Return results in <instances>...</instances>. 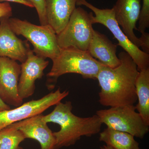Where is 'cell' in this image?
<instances>
[{"mask_svg": "<svg viewBox=\"0 0 149 149\" xmlns=\"http://www.w3.org/2000/svg\"><path fill=\"white\" fill-rule=\"evenodd\" d=\"M8 19L0 21V56L22 63L27 59V46L25 41L18 38L11 29Z\"/></svg>", "mask_w": 149, "mask_h": 149, "instance_id": "obj_13", "label": "cell"}, {"mask_svg": "<svg viewBox=\"0 0 149 149\" xmlns=\"http://www.w3.org/2000/svg\"><path fill=\"white\" fill-rule=\"evenodd\" d=\"M0 149H22L19 145L25 139L20 130L11 125L0 130Z\"/></svg>", "mask_w": 149, "mask_h": 149, "instance_id": "obj_18", "label": "cell"}, {"mask_svg": "<svg viewBox=\"0 0 149 149\" xmlns=\"http://www.w3.org/2000/svg\"><path fill=\"white\" fill-rule=\"evenodd\" d=\"M99 140L113 149H140L133 135L108 127L100 133Z\"/></svg>", "mask_w": 149, "mask_h": 149, "instance_id": "obj_17", "label": "cell"}, {"mask_svg": "<svg viewBox=\"0 0 149 149\" xmlns=\"http://www.w3.org/2000/svg\"><path fill=\"white\" fill-rule=\"evenodd\" d=\"M136 89L138 101L136 110L145 123L149 125V68L139 71Z\"/></svg>", "mask_w": 149, "mask_h": 149, "instance_id": "obj_16", "label": "cell"}, {"mask_svg": "<svg viewBox=\"0 0 149 149\" xmlns=\"http://www.w3.org/2000/svg\"><path fill=\"white\" fill-rule=\"evenodd\" d=\"M25 43L27 47V58L20 65L21 73L18 85L19 95L23 100L34 94L35 81L42 77L44 71L49 64V61L34 53L27 40Z\"/></svg>", "mask_w": 149, "mask_h": 149, "instance_id": "obj_10", "label": "cell"}, {"mask_svg": "<svg viewBox=\"0 0 149 149\" xmlns=\"http://www.w3.org/2000/svg\"><path fill=\"white\" fill-rule=\"evenodd\" d=\"M10 109V107L8 105L5 103L0 98V111Z\"/></svg>", "mask_w": 149, "mask_h": 149, "instance_id": "obj_24", "label": "cell"}, {"mask_svg": "<svg viewBox=\"0 0 149 149\" xmlns=\"http://www.w3.org/2000/svg\"><path fill=\"white\" fill-rule=\"evenodd\" d=\"M78 0H45L48 24L56 35L64 29L76 8Z\"/></svg>", "mask_w": 149, "mask_h": 149, "instance_id": "obj_15", "label": "cell"}, {"mask_svg": "<svg viewBox=\"0 0 149 149\" xmlns=\"http://www.w3.org/2000/svg\"><path fill=\"white\" fill-rule=\"evenodd\" d=\"M117 46L106 35L94 30L88 51L93 57L104 65L115 68L120 63L116 55Z\"/></svg>", "mask_w": 149, "mask_h": 149, "instance_id": "obj_14", "label": "cell"}, {"mask_svg": "<svg viewBox=\"0 0 149 149\" xmlns=\"http://www.w3.org/2000/svg\"><path fill=\"white\" fill-rule=\"evenodd\" d=\"M12 8L7 2L0 3V21L12 16Z\"/></svg>", "mask_w": 149, "mask_h": 149, "instance_id": "obj_21", "label": "cell"}, {"mask_svg": "<svg viewBox=\"0 0 149 149\" xmlns=\"http://www.w3.org/2000/svg\"><path fill=\"white\" fill-rule=\"evenodd\" d=\"M77 6H84L94 13L93 24L99 23L107 27L112 33L120 46L130 55L137 65L139 71L149 68V54L146 53L128 39L118 24L113 8L100 9L87 0H78Z\"/></svg>", "mask_w": 149, "mask_h": 149, "instance_id": "obj_5", "label": "cell"}, {"mask_svg": "<svg viewBox=\"0 0 149 149\" xmlns=\"http://www.w3.org/2000/svg\"><path fill=\"white\" fill-rule=\"evenodd\" d=\"M141 0H117L113 8L115 17L121 29L129 40L139 48L140 38L134 30H138L136 23L139 21L141 10Z\"/></svg>", "mask_w": 149, "mask_h": 149, "instance_id": "obj_11", "label": "cell"}, {"mask_svg": "<svg viewBox=\"0 0 149 149\" xmlns=\"http://www.w3.org/2000/svg\"><path fill=\"white\" fill-rule=\"evenodd\" d=\"M52 61V66L47 75L50 89L54 88L59 77L67 73H76L85 79L96 80L104 65L93 57L88 51L72 47L61 49L59 55Z\"/></svg>", "mask_w": 149, "mask_h": 149, "instance_id": "obj_3", "label": "cell"}, {"mask_svg": "<svg viewBox=\"0 0 149 149\" xmlns=\"http://www.w3.org/2000/svg\"><path fill=\"white\" fill-rule=\"evenodd\" d=\"M138 21L139 27L137 29L141 34H143L149 27V0H143Z\"/></svg>", "mask_w": 149, "mask_h": 149, "instance_id": "obj_19", "label": "cell"}, {"mask_svg": "<svg viewBox=\"0 0 149 149\" xmlns=\"http://www.w3.org/2000/svg\"><path fill=\"white\" fill-rule=\"evenodd\" d=\"M52 111L43 116L47 123L59 125L60 130L53 132L56 139L55 149L69 147L75 144L82 136L91 137L100 133L102 124L100 118L95 115L88 117H80L73 114L72 103L59 102Z\"/></svg>", "mask_w": 149, "mask_h": 149, "instance_id": "obj_2", "label": "cell"}, {"mask_svg": "<svg viewBox=\"0 0 149 149\" xmlns=\"http://www.w3.org/2000/svg\"><path fill=\"white\" fill-rule=\"evenodd\" d=\"M43 115L39 114L11 124L20 130L25 139L37 141L41 149H55L56 139L53 132L43 119Z\"/></svg>", "mask_w": 149, "mask_h": 149, "instance_id": "obj_12", "label": "cell"}, {"mask_svg": "<svg viewBox=\"0 0 149 149\" xmlns=\"http://www.w3.org/2000/svg\"><path fill=\"white\" fill-rule=\"evenodd\" d=\"M118 56L120 62L118 66L104 65L97 76L101 88L99 102L104 106L134 105L137 101L136 82L139 71L137 65L125 51Z\"/></svg>", "mask_w": 149, "mask_h": 149, "instance_id": "obj_1", "label": "cell"}, {"mask_svg": "<svg viewBox=\"0 0 149 149\" xmlns=\"http://www.w3.org/2000/svg\"><path fill=\"white\" fill-rule=\"evenodd\" d=\"M11 29L16 35H22L32 44L36 55L52 60L59 54L61 49L57 41L56 34L49 24L37 25L17 18L8 19Z\"/></svg>", "mask_w": 149, "mask_h": 149, "instance_id": "obj_4", "label": "cell"}, {"mask_svg": "<svg viewBox=\"0 0 149 149\" xmlns=\"http://www.w3.org/2000/svg\"><path fill=\"white\" fill-rule=\"evenodd\" d=\"M0 145H1V137H0Z\"/></svg>", "mask_w": 149, "mask_h": 149, "instance_id": "obj_26", "label": "cell"}, {"mask_svg": "<svg viewBox=\"0 0 149 149\" xmlns=\"http://www.w3.org/2000/svg\"><path fill=\"white\" fill-rule=\"evenodd\" d=\"M3 1L18 3L21 4L26 6L29 7L34 8L32 4L27 0H0V1Z\"/></svg>", "mask_w": 149, "mask_h": 149, "instance_id": "obj_23", "label": "cell"}, {"mask_svg": "<svg viewBox=\"0 0 149 149\" xmlns=\"http://www.w3.org/2000/svg\"><path fill=\"white\" fill-rule=\"evenodd\" d=\"M20 73L21 65L16 61L0 56V98L9 106L17 107L23 103L18 92Z\"/></svg>", "mask_w": 149, "mask_h": 149, "instance_id": "obj_9", "label": "cell"}, {"mask_svg": "<svg viewBox=\"0 0 149 149\" xmlns=\"http://www.w3.org/2000/svg\"><path fill=\"white\" fill-rule=\"evenodd\" d=\"M101 149H113L111 147L107 145H104L100 147Z\"/></svg>", "mask_w": 149, "mask_h": 149, "instance_id": "obj_25", "label": "cell"}, {"mask_svg": "<svg viewBox=\"0 0 149 149\" xmlns=\"http://www.w3.org/2000/svg\"><path fill=\"white\" fill-rule=\"evenodd\" d=\"M93 13L80 7H76L63 30L56 35L61 49L72 47L88 51L95 29L93 27Z\"/></svg>", "mask_w": 149, "mask_h": 149, "instance_id": "obj_6", "label": "cell"}, {"mask_svg": "<svg viewBox=\"0 0 149 149\" xmlns=\"http://www.w3.org/2000/svg\"><path fill=\"white\" fill-rule=\"evenodd\" d=\"M37 10L41 25L48 24L46 15L45 0H27Z\"/></svg>", "mask_w": 149, "mask_h": 149, "instance_id": "obj_20", "label": "cell"}, {"mask_svg": "<svg viewBox=\"0 0 149 149\" xmlns=\"http://www.w3.org/2000/svg\"><path fill=\"white\" fill-rule=\"evenodd\" d=\"M69 93L67 91L61 92L58 88L41 98L27 102L16 108L0 111V130L15 123L41 114L61 102Z\"/></svg>", "mask_w": 149, "mask_h": 149, "instance_id": "obj_8", "label": "cell"}, {"mask_svg": "<svg viewBox=\"0 0 149 149\" xmlns=\"http://www.w3.org/2000/svg\"><path fill=\"white\" fill-rule=\"evenodd\" d=\"M136 110L134 105H128L99 110L96 115L100 118L102 123L105 124L108 128L143 139L148 133L149 125L145 123Z\"/></svg>", "mask_w": 149, "mask_h": 149, "instance_id": "obj_7", "label": "cell"}, {"mask_svg": "<svg viewBox=\"0 0 149 149\" xmlns=\"http://www.w3.org/2000/svg\"><path fill=\"white\" fill-rule=\"evenodd\" d=\"M141 40V46L142 50L146 53L149 54V33L145 32L141 34L140 37Z\"/></svg>", "mask_w": 149, "mask_h": 149, "instance_id": "obj_22", "label": "cell"}]
</instances>
